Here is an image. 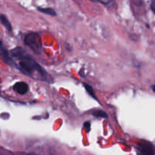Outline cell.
<instances>
[{"instance_id": "6da1fadb", "label": "cell", "mask_w": 155, "mask_h": 155, "mask_svg": "<svg viewBox=\"0 0 155 155\" xmlns=\"http://www.w3.org/2000/svg\"><path fill=\"white\" fill-rule=\"evenodd\" d=\"M12 55L19 60V68L24 74L32 75L34 71H37L42 77H46V72L43 68L21 47L15 48L12 51Z\"/></svg>"}, {"instance_id": "277c9868", "label": "cell", "mask_w": 155, "mask_h": 155, "mask_svg": "<svg viewBox=\"0 0 155 155\" xmlns=\"http://www.w3.org/2000/svg\"><path fill=\"white\" fill-rule=\"evenodd\" d=\"M14 90L18 92L20 95H24L27 93L29 90V86L24 82H18L14 85Z\"/></svg>"}, {"instance_id": "7a4b0ae2", "label": "cell", "mask_w": 155, "mask_h": 155, "mask_svg": "<svg viewBox=\"0 0 155 155\" xmlns=\"http://www.w3.org/2000/svg\"><path fill=\"white\" fill-rule=\"evenodd\" d=\"M24 43L36 54H40L42 52V42L38 33L32 32L26 35L24 37Z\"/></svg>"}, {"instance_id": "5b68a950", "label": "cell", "mask_w": 155, "mask_h": 155, "mask_svg": "<svg viewBox=\"0 0 155 155\" xmlns=\"http://www.w3.org/2000/svg\"><path fill=\"white\" fill-rule=\"evenodd\" d=\"M141 155H154V147L148 143H145L140 146Z\"/></svg>"}, {"instance_id": "4fadbf2b", "label": "cell", "mask_w": 155, "mask_h": 155, "mask_svg": "<svg viewBox=\"0 0 155 155\" xmlns=\"http://www.w3.org/2000/svg\"><path fill=\"white\" fill-rule=\"evenodd\" d=\"M28 155H36V154H28Z\"/></svg>"}, {"instance_id": "52a82bcc", "label": "cell", "mask_w": 155, "mask_h": 155, "mask_svg": "<svg viewBox=\"0 0 155 155\" xmlns=\"http://www.w3.org/2000/svg\"><path fill=\"white\" fill-rule=\"evenodd\" d=\"M38 10L43 14L51 15V16H56V12L51 8H38Z\"/></svg>"}, {"instance_id": "9c48e42d", "label": "cell", "mask_w": 155, "mask_h": 155, "mask_svg": "<svg viewBox=\"0 0 155 155\" xmlns=\"http://www.w3.org/2000/svg\"><path fill=\"white\" fill-rule=\"evenodd\" d=\"M83 86H84L85 89H86V90L87 91L88 93H89L92 98H96V97H95V92H94L93 89H92V86H90V85H88L86 84V83H83Z\"/></svg>"}, {"instance_id": "8fae6325", "label": "cell", "mask_w": 155, "mask_h": 155, "mask_svg": "<svg viewBox=\"0 0 155 155\" xmlns=\"http://www.w3.org/2000/svg\"><path fill=\"white\" fill-rule=\"evenodd\" d=\"M151 9H152L153 12L155 13V2H154L152 3V5H151Z\"/></svg>"}, {"instance_id": "30bf717a", "label": "cell", "mask_w": 155, "mask_h": 155, "mask_svg": "<svg viewBox=\"0 0 155 155\" xmlns=\"http://www.w3.org/2000/svg\"><path fill=\"white\" fill-rule=\"evenodd\" d=\"M83 126H84V128L86 129V132H89V130H90V127H91V124L89 122H86L84 123V124H83Z\"/></svg>"}, {"instance_id": "ba28073f", "label": "cell", "mask_w": 155, "mask_h": 155, "mask_svg": "<svg viewBox=\"0 0 155 155\" xmlns=\"http://www.w3.org/2000/svg\"><path fill=\"white\" fill-rule=\"evenodd\" d=\"M92 115L95 117L107 118V114L104 111L101 110H95L92 112Z\"/></svg>"}, {"instance_id": "7c38bea8", "label": "cell", "mask_w": 155, "mask_h": 155, "mask_svg": "<svg viewBox=\"0 0 155 155\" xmlns=\"http://www.w3.org/2000/svg\"><path fill=\"white\" fill-rule=\"evenodd\" d=\"M152 89H153V90H154V92H155V85L152 86Z\"/></svg>"}, {"instance_id": "3957f363", "label": "cell", "mask_w": 155, "mask_h": 155, "mask_svg": "<svg viewBox=\"0 0 155 155\" xmlns=\"http://www.w3.org/2000/svg\"><path fill=\"white\" fill-rule=\"evenodd\" d=\"M0 55H1L2 60L6 64L9 65L13 64V61H12V58L9 55V53L8 51L7 48H6V47L5 46V45L2 41H0Z\"/></svg>"}, {"instance_id": "8992f818", "label": "cell", "mask_w": 155, "mask_h": 155, "mask_svg": "<svg viewBox=\"0 0 155 155\" xmlns=\"http://www.w3.org/2000/svg\"><path fill=\"white\" fill-rule=\"evenodd\" d=\"M0 21L2 22V24H3L5 27L8 30V31L11 32L12 30V24H11L10 21H8L7 17L4 15H0Z\"/></svg>"}]
</instances>
